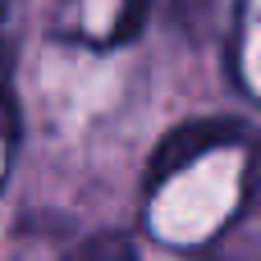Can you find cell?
I'll return each mask as SVG.
<instances>
[{"label":"cell","mask_w":261,"mask_h":261,"mask_svg":"<svg viewBox=\"0 0 261 261\" xmlns=\"http://www.w3.org/2000/svg\"><path fill=\"white\" fill-rule=\"evenodd\" d=\"M239 138V124L234 119H193V124H179L174 133H165V142L156 147L151 156V170H147V184H165L170 174L188 170L197 156L225 147Z\"/></svg>","instance_id":"cell-1"},{"label":"cell","mask_w":261,"mask_h":261,"mask_svg":"<svg viewBox=\"0 0 261 261\" xmlns=\"http://www.w3.org/2000/svg\"><path fill=\"white\" fill-rule=\"evenodd\" d=\"M64 261H138V252H133V243L124 234H92V239H83Z\"/></svg>","instance_id":"cell-2"},{"label":"cell","mask_w":261,"mask_h":261,"mask_svg":"<svg viewBox=\"0 0 261 261\" xmlns=\"http://www.w3.org/2000/svg\"><path fill=\"white\" fill-rule=\"evenodd\" d=\"M142 9H147V0H124V14H119V28H115V37H119V41L138 32V23H142Z\"/></svg>","instance_id":"cell-3"}]
</instances>
